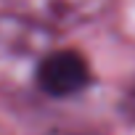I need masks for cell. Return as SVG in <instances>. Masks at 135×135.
Returning <instances> with one entry per match:
<instances>
[{"mask_svg": "<svg viewBox=\"0 0 135 135\" xmlns=\"http://www.w3.org/2000/svg\"><path fill=\"white\" fill-rule=\"evenodd\" d=\"M11 8L45 24L48 29H72L98 21L111 0H8Z\"/></svg>", "mask_w": 135, "mask_h": 135, "instance_id": "obj_1", "label": "cell"}, {"mask_svg": "<svg viewBox=\"0 0 135 135\" xmlns=\"http://www.w3.org/2000/svg\"><path fill=\"white\" fill-rule=\"evenodd\" d=\"M35 80L45 95L69 98L90 85V66L74 50H48L37 64Z\"/></svg>", "mask_w": 135, "mask_h": 135, "instance_id": "obj_2", "label": "cell"}, {"mask_svg": "<svg viewBox=\"0 0 135 135\" xmlns=\"http://www.w3.org/2000/svg\"><path fill=\"white\" fill-rule=\"evenodd\" d=\"M50 40H53V29H48L45 24L13 8L8 13H0V58L32 56L37 50H45Z\"/></svg>", "mask_w": 135, "mask_h": 135, "instance_id": "obj_3", "label": "cell"}, {"mask_svg": "<svg viewBox=\"0 0 135 135\" xmlns=\"http://www.w3.org/2000/svg\"><path fill=\"white\" fill-rule=\"evenodd\" d=\"M119 111H122V117H124L127 122L135 124V85L127 88V93H124V98H122V103H119Z\"/></svg>", "mask_w": 135, "mask_h": 135, "instance_id": "obj_4", "label": "cell"}]
</instances>
